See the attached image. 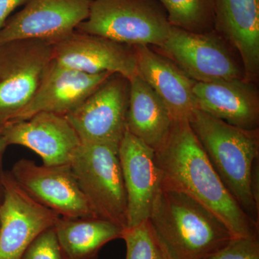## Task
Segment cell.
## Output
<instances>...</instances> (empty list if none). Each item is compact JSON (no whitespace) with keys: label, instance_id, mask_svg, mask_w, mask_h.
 Wrapping results in <instances>:
<instances>
[{"label":"cell","instance_id":"obj_1","mask_svg":"<svg viewBox=\"0 0 259 259\" xmlns=\"http://www.w3.org/2000/svg\"><path fill=\"white\" fill-rule=\"evenodd\" d=\"M161 187L190 196L211 211L232 237H258L259 224L227 190L189 122H174L166 142L156 151Z\"/></svg>","mask_w":259,"mask_h":259},{"label":"cell","instance_id":"obj_2","mask_svg":"<svg viewBox=\"0 0 259 259\" xmlns=\"http://www.w3.org/2000/svg\"><path fill=\"white\" fill-rule=\"evenodd\" d=\"M189 123L214 171L241 208L259 224L253 172L259 156L258 129L245 130L194 110Z\"/></svg>","mask_w":259,"mask_h":259},{"label":"cell","instance_id":"obj_3","mask_svg":"<svg viewBox=\"0 0 259 259\" xmlns=\"http://www.w3.org/2000/svg\"><path fill=\"white\" fill-rule=\"evenodd\" d=\"M149 221L176 259H209L232 238L224 223L202 204L162 187Z\"/></svg>","mask_w":259,"mask_h":259},{"label":"cell","instance_id":"obj_4","mask_svg":"<svg viewBox=\"0 0 259 259\" xmlns=\"http://www.w3.org/2000/svg\"><path fill=\"white\" fill-rule=\"evenodd\" d=\"M171 25L157 0H93L76 30L131 46L160 48Z\"/></svg>","mask_w":259,"mask_h":259},{"label":"cell","instance_id":"obj_5","mask_svg":"<svg viewBox=\"0 0 259 259\" xmlns=\"http://www.w3.org/2000/svg\"><path fill=\"white\" fill-rule=\"evenodd\" d=\"M70 166L97 217L127 228V195L118 150L81 143Z\"/></svg>","mask_w":259,"mask_h":259},{"label":"cell","instance_id":"obj_6","mask_svg":"<svg viewBox=\"0 0 259 259\" xmlns=\"http://www.w3.org/2000/svg\"><path fill=\"white\" fill-rule=\"evenodd\" d=\"M53 60V44L19 40L0 44V127L30 103Z\"/></svg>","mask_w":259,"mask_h":259},{"label":"cell","instance_id":"obj_7","mask_svg":"<svg viewBox=\"0 0 259 259\" xmlns=\"http://www.w3.org/2000/svg\"><path fill=\"white\" fill-rule=\"evenodd\" d=\"M216 30L193 32L171 26L160 53L196 82L244 79L243 66Z\"/></svg>","mask_w":259,"mask_h":259},{"label":"cell","instance_id":"obj_8","mask_svg":"<svg viewBox=\"0 0 259 259\" xmlns=\"http://www.w3.org/2000/svg\"><path fill=\"white\" fill-rule=\"evenodd\" d=\"M129 80L112 74L66 116L82 144L107 145L118 150L127 127Z\"/></svg>","mask_w":259,"mask_h":259},{"label":"cell","instance_id":"obj_9","mask_svg":"<svg viewBox=\"0 0 259 259\" xmlns=\"http://www.w3.org/2000/svg\"><path fill=\"white\" fill-rule=\"evenodd\" d=\"M10 173L30 197L61 218H98L80 188L70 164L39 166L31 160L23 158L13 165Z\"/></svg>","mask_w":259,"mask_h":259},{"label":"cell","instance_id":"obj_10","mask_svg":"<svg viewBox=\"0 0 259 259\" xmlns=\"http://www.w3.org/2000/svg\"><path fill=\"white\" fill-rule=\"evenodd\" d=\"M3 184L0 259H21L35 238L55 226L60 216L30 197L10 171H4Z\"/></svg>","mask_w":259,"mask_h":259},{"label":"cell","instance_id":"obj_11","mask_svg":"<svg viewBox=\"0 0 259 259\" xmlns=\"http://www.w3.org/2000/svg\"><path fill=\"white\" fill-rule=\"evenodd\" d=\"M93 0H30L0 30V44L19 40L54 42L88 19Z\"/></svg>","mask_w":259,"mask_h":259},{"label":"cell","instance_id":"obj_12","mask_svg":"<svg viewBox=\"0 0 259 259\" xmlns=\"http://www.w3.org/2000/svg\"><path fill=\"white\" fill-rule=\"evenodd\" d=\"M53 44L58 64L90 74L109 72L131 79L138 74L134 47L76 30Z\"/></svg>","mask_w":259,"mask_h":259},{"label":"cell","instance_id":"obj_13","mask_svg":"<svg viewBox=\"0 0 259 259\" xmlns=\"http://www.w3.org/2000/svg\"><path fill=\"white\" fill-rule=\"evenodd\" d=\"M8 146L19 145L37 153L47 166L70 164L81 142L66 116L39 112L0 127Z\"/></svg>","mask_w":259,"mask_h":259},{"label":"cell","instance_id":"obj_14","mask_svg":"<svg viewBox=\"0 0 259 259\" xmlns=\"http://www.w3.org/2000/svg\"><path fill=\"white\" fill-rule=\"evenodd\" d=\"M127 195V228L149 219L160 187L156 151L126 130L118 149Z\"/></svg>","mask_w":259,"mask_h":259},{"label":"cell","instance_id":"obj_15","mask_svg":"<svg viewBox=\"0 0 259 259\" xmlns=\"http://www.w3.org/2000/svg\"><path fill=\"white\" fill-rule=\"evenodd\" d=\"M112 74H86L62 66L53 59L31 101L10 122L27 120L42 112L66 115Z\"/></svg>","mask_w":259,"mask_h":259},{"label":"cell","instance_id":"obj_16","mask_svg":"<svg viewBox=\"0 0 259 259\" xmlns=\"http://www.w3.org/2000/svg\"><path fill=\"white\" fill-rule=\"evenodd\" d=\"M138 74L161 99L174 122H189L197 110L196 81L171 59L148 46H134Z\"/></svg>","mask_w":259,"mask_h":259},{"label":"cell","instance_id":"obj_17","mask_svg":"<svg viewBox=\"0 0 259 259\" xmlns=\"http://www.w3.org/2000/svg\"><path fill=\"white\" fill-rule=\"evenodd\" d=\"M197 109L239 128L258 129V94L253 82L244 79L196 82Z\"/></svg>","mask_w":259,"mask_h":259},{"label":"cell","instance_id":"obj_18","mask_svg":"<svg viewBox=\"0 0 259 259\" xmlns=\"http://www.w3.org/2000/svg\"><path fill=\"white\" fill-rule=\"evenodd\" d=\"M241 58L245 81L259 74V0H214V28Z\"/></svg>","mask_w":259,"mask_h":259},{"label":"cell","instance_id":"obj_19","mask_svg":"<svg viewBox=\"0 0 259 259\" xmlns=\"http://www.w3.org/2000/svg\"><path fill=\"white\" fill-rule=\"evenodd\" d=\"M129 86L127 130L157 151L168 139L173 120L161 99L139 74L129 80Z\"/></svg>","mask_w":259,"mask_h":259},{"label":"cell","instance_id":"obj_20","mask_svg":"<svg viewBox=\"0 0 259 259\" xmlns=\"http://www.w3.org/2000/svg\"><path fill=\"white\" fill-rule=\"evenodd\" d=\"M54 228L67 259H97L102 247L122 238L124 230L98 218L60 217Z\"/></svg>","mask_w":259,"mask_h":259},{"label":"cell","instance_id":"obj_21","mask_svg":"<svg viewBox=\"0 0 259 259\" xmlns=\"http://www.w3.org/2000/svg\"><path fill=\"white\" fill-rule=\"evenodd\" d=\"M172 27L193 32L212 31L214 0H157Z\"/></svg>","mask_w":259,"mask_h":259},{"label":"cell","instance_id":"obj_22","mask_svg":"<svg viewBox=\"0 0 259 259\" xmlns=\"http://www.w3.org/2000/svg\"><path fill=\"white\" fill-rule=\"evenodd\" d=\"M126 259H176L158 236L149 219L123 230Z\"/></svg>","mask_w":259,"mask_h":259},{"label":"cell","instance_id":"obj_23","mask_svg":"<svg viewBox=\"0 0 259 259\" xmlns=\"http://www.w3.org/2000/svg\"><path fill=\"white\" fill-rule=\"evenodd\" d=\"M21 259H67L58 240L54 226L39 234Z\"/></svg>","mask_w":259,"mask_h":259},{"label":"cell","instance_id":"obj_24","mask_svg":"<svg viewBox=\"0 0 259 259\" xmlns=\"http://www.w3.org/2000/svg\"><path fill=\"white\" fill-rule=\"evenodd\" d=\"M209 259H259L258 237H232Z\"/></svg>","mask_w":259,"mask_h":259},{"label":"cell","instance_id":"obj_25","mask_svg":"<svg viewBox=\"0 0 259 259\" xmlns=\"http://www.w3.org/2000/svg\"><path fill=\"white\" fill-rule=\"evenodd\" d=\"M30 0H0V30L4 27L8 18L19 7L26 5Z\"/></svg>","mask_w":259,"mask_h":259},{"label":"cell","instance_id":"obj_26","mask_svg":"<svg viewBox=\"0 0 259 259\" xmlns=\"http://www.w3.org/2000/svg\"><path fill=\"white\" fill-rule=\"evenodd\" d=\"M8 145L3 134L0 133V206L3 203V197H4V191H3V177L4 171L3 169V160L5 150Z\"/></svg>","mask_w":259,"mask_h":259}]
</instances>
